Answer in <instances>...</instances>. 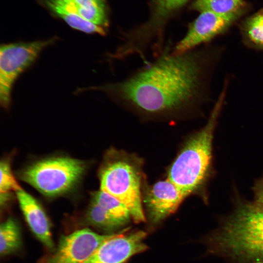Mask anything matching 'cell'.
<instances>
[{"label": "cell", "mask_w": 263, "mask_h": 263, "mask_svg": "<svg viewBox=\"0 0 263 263\" xmlns=\"http://www.w3.org/2000/svg\"><path fill=\"white\" fill-rule=\"evenodd\" d=\"M164 47L121 81L83 88L102 92L114 103L146 120H178L200 107L205 97L209 56L206 49L180 54Z\"/></svg>", "instance_id": "cell-1"}, {"label": "cell", "mask_w": 263, "mask_h": 263, "mask_svg": "<svg viewBox=\"0 0 263 263\" xmlns=\"http://www.w3.org/2000/svg\"><path fill=\"white\" fill-rule=\"evenodd\" d=\"M209 251L237 263H263V211L242 204L206 238Z\"/></svg>", "instance_id": "cell-2"}, {"label": "cell", "mask_w": 263, "mask_h": 263, "mask_svg": "<svg viewBox=\"0 0 263 263\" xmlns=\"http://www.w3.org/2000/svg\"><path fill=\"white\" fill-rule=\"evenodd\" d=\"M226 89L225 84L205 126L188 138L169 169L168 179L186 197L202 186L209 173L213 133Z\"/></svg>", "instance_id": "cell-3"}, {"label": "cell", "mask_w": 263, "mask_h": 263, "mask_svg": "<svg viewBox=\"0 0 263 263\" xmlns=\"http://www.w3.org/2000/svg\"><path fill=\"white\" fill-rule=\"evenodd\" d=\"M142 177L141 159L114 149L106 153L99 170L100 190L124 204L135 223L145 220L141 192Z\"/></svg>", "instance_id": "cell-4"}, {"label": "cell", "mask_w": 263, "mask_h": 263, "mask_svg": "<svg viewBox=\"0 0 263 263\" xmlns=\"http://www.w3.org/2000/svg\"><path fill=\"white\" fill-rule=\"evenodd\" d=\"M84 162L69 157L49 158L34 163L21 173V178L42 194L54 196L71 189L85 171Z\"/></svg>", "instance_id": "cell-5"}, {"label": "cell", "mask_w": 263, "mask_h": 263, "mask_svg": "<svg viewBox=\"0 0 263 263\" xmlns=\"http://www.w3.org/2000/svg\"><path fill=\"white\" fill-rule=\"evenodd\" d=\"M56 40H44L2 44L0 47V103L8 109L13 86L20 74L29 67L39 54Z\"/></svg>", "instance_id": "cell-6"}, {"label": "cell", "mask_w": 263, "mask_h": 263, "mask_svg": "<svg viewBox=\"0 0 263 263\" xmlns=\"http://www.w3.org/2000/svg\"><path fill=\"white\" fill-rule=\"evenodd\" d=\"M48 8L72 28L97 34L109 25L105 0H49Z\"/></svg>", "instance_id": "cell-7"}, {"label": "cell", "mask_w": 263, "mask_h": 263, "mask_svg": "<svg viewBox=\"0 0 263 263\" xmlns=\"http://www.w3.org/2000/svg\"><path fill=\"white\" fill-rule=\"evenodd\" d=\"M242 14L222 15L210 11L201 12L190 24L184 37L172 48L171 53L182 54L210 41L225 33Z\"/></svg>", "instance_id": "cell-8"}, {"label": "cell", "mask_w": 263, "mask_h": 263, "mask_svg": "<svg viewBox=\"0 0 263 263\" xmlns=\"http://www.w3.org/2000/svg\"><path fill=\"white\" fill-rule=\"evenodd\" d=\"M114 234L100 235L83 229L63 236L54 253L44 263H83Z\"/></svg>", "instance_id": "cell-9"}, {"label": "cell", "mask_w": 263, "mask_h": 263, "mask_svg": "<svg viewBox=\"0 0 263 263\" xmlns=\"http://www.w3.org/2000/svg\"><path fill=\"white\" fill-rule=\"evenodd\" d=\"M115 233L104 241L83 263H124L132 256L146 250L147 234L141 230Z\"/></svg>", "instance_id": "cell-10"}, {"label": "cell", "mask_w": 263, "mask_h": 263, "mask_svg": "<svg viewBox=\"0 0 263 263\" xmlns=\"http://www.w3.org/2000/svg\"><path fill=\"white\" fill-rule=\"evenodd\" d=\"M186 197L168 178L148 188L144 197L150 220L157 223L174 212Z\"/></svg>", "instance_id": "cell-11"}, {"label": "cell", "mask_w": 263, "mask_h": 263, "mask_svg": "<svg viewBox=\"0 0 263 263\" xmlns=\"http://www.w3.org/2000/svg\"><path fill=\"white\" fill-rule=\"evenodd\" d=\"M154 13L150 20L134 30V36L141 46L149 47L151 44L156 48L164 45L163 33L164 25L170 13L188 0H153Z\"/></svg>", "instance_id": "cell-12"}, {"label": "cell", "mask_w": 263, "mask_h": 263, "mask_svg": "<svg viewBox=\"0 0 263 263\" xmlns=\"http://www.w3.org/2000/svg\"><path fill=\"white\" fill-rule=\"evenodd\" d=\"M21 209L32 231L48 249L53 250L49 221L38 203L21 188L16 191Z\"/></svg>", "instance_id": "cell-13"}, {"label": "cell", "mask_w": 263, "mask_h": 263, "mask_svg": "<svg viewBox=\"0 0 263 263\" xmlns=\"http://www.w3.org/2000/svg\"><path fill=\"white\" fill-rule=\"evenodd\" d=\"M246 7L244 0H196L192 5L194 10L228 15L243 13Z\"/></svg>", "instance_id": "cell-14"}, {"label": "cell", "mask_w": 263, "mask_h": 263, "mask_svg": "<svg viewBox=\"0 0 263 263\" xmlns=\"http://www.w3.org/2000/svg\"><path fill=\"white\" fill-rule=\"evenodd\" d=\"M241 31L246 45L263 50V14L260 11L244 22Z\"/></svg>", "instance_id": "cell-15"}, {"label": "cell", "mask_w": 263, "mask_h": 263, "mask_svg": "<svg viewBox=\"0 0 263 263\" xmlns=\"http://www.w3.org/2000/svg\"><path fill=\"white\" fill-rule=\"evenodd\" d=\"M0 228V253L1 256H5L15 252L20 247V228L12 218L2 223Z\"/></svg>", "instance_id": "cell-16"}, {"label": "cell", "mask_w": 263, "mask_h": 263, "mask_svg": "<svg viewBox=\"0 0 263 263\" xmlns=\"http://www.w3.org/2000/svg\"><path fill=\"white\" fill-rule=\"evenodd\" d=\"M92 201L95 202L124 225L129 223L131 215L127 207L113 196L101 190L94 193Z\"/></svg>", "instance_id": "cell-17"}, {"label": "cell", "mask_w": 263, "mask_h": 263, "mask_svg": "<svg viewBox=\"0 0 263 263\" xmlns=\"http://www.w3.org/2000/svg\"><path fill=\"white\" fill-rule=\"evenodd\" d=\"M86 216L90 225L106 231H114L124 226L118 220L92 200Z\"/></svg>", "instance_id": "cell-18"}, {"label": "cell", "mask_w": 263, "mask_h": 263, "mask_svg": "<svg viewBox=\"0 0 263 263\" xmlns=\"http://www.w3.org/2000/svg\"><path fill=\"white\" fill-rule=\"evenodd\" d=\"M0 170V204L2 205L8 200L11 191H17L21 188L13 176L7 162H1Z\"/></svg>", "instance_id": "cell-19"}, {"label": "cell", "mask_w": 263, "mask_h": 263, "mask_svg": "<svg viewBox=\"0 0 263 263\" xmlns=\"http://www.w3.org/2000/svg\"><path fill=\"white\" fill-rule=\"evenodd\" d=\"M258 207L263 211V178L255 188V203Z\"/></svg>", "instance_id": "cell-20"}, {"label": "cell", "mask_w": 263, "mask_h": 263, "mask_svg": "<svg viewBox=\"0 0 263 263\" xmlns=\"http://www.w3.org/2000/svg\"><path fill=\"white\" fill-rule=\"evenodd\" d=\"M263 14V9L260 11Z\"/></svg>", "instance_id": "cell-21"}]
</instances>
